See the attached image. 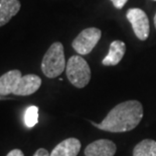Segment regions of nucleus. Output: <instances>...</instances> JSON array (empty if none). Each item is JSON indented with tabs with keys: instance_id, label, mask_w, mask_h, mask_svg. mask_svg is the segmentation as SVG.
<instances>
[{
	"instance_id": "9b49d317",
	"label": "nucleus",
	"mask_w": 156,
	"mask_h": 156,
	"mask_svg": "<svg viewBox=\"0 0 156 156\" xmlns=\"http://www.w3.org/2000/svg\"><path fill=\"white\" fill-rule=\"evenodd\" d=\"M133 156H156V141L145 139L134 147Z\"/></svg>"
},
{
	"instance_id": "ddd939ff",
	"label": "nucleus",
	"mask_w": 156,
	"mask_h": 156,
	"mask_svg": "<svg viewBox=\"0 0 156 156\" xmlns=\"http://www.w3.org/2000/svg\"><path fill=\"white\" fill-rule=\"evenodd\" d=\"M110 1L113 3L115 8L117 9H122L125 6V4L127 3L128 0H110Z\"/></svg>"
},
{
	"instance_id": "1a4fd4ad",
	"label": "nucleus",
	"mask_w": 156,
	"mask_h": 156,
	"mask_svg": "<svg viewBox=\"0 0 156 156\" xmlns=\"http://www.w3.org/2000/svg\"><path fill=\"white\" fill-rule=\"evenodd\" d=\"M126 53V45L120 40L113 41L110 44L108 55L102 60L104 66H116L120 63Z\"/></svg>"
},
{
	"instance_id": "2eb2a0df",
	"label": "nucleus",
	"mask_w": 156,
	"mask_h": 156,
	"mask_svg": "<svg viewBox=\"0 0 156 156\" xmlns=\"http://www.w3.org/2000/svg\"><path fill=\"white\" fill-rule=\"evenodd\" d=\"M6 156H24V154L20 149H13Z\"/></svg>"
},
{
	"instance_id": "9d476101",
	"label": "nucleus",
	"mask_w": 156,
	"mask_h": 156,
	"mask_svg": "<svg viewBox=\"0 0 156 156\" xmlns=\"http://www.w3.org/2000/svg\"><path fill=\"white\" fill-rule=\"evenodd\" d=\"M19 0H0V28L7 25L20 10Z\"/></svg>"
},
{
	"instance_id": "4468645a",
	"label": "nucleus",
	"mask_w": 156,
	"mask_h": 156,
	"mask_svg": "<svg viewBox=\"0 0 156 156\" xmlns=\"http://www.w3.org/2000/svg\"><path fill=\"white\" fill-rule=\"evenodd\" d=\"M34 156H51L48 153V151L44 148H39L36 150V152L34 154Z\"/></svg>"
},
{
	"instance_id": "dca6fc26",
	"label": "nucleus",
	"mask_w": 156,
	"mask_h": 156,
	"mask_svg": "<svg viewBox=\"0 0 156 156\" xmlns=\"http://www.w3.org/2000/svg\"><path fill=\"white\" fill-rule=\"evenodd\" d=\"M153 21H154V26H155V29H156V13H155V15H154Z\"/></svg>"
},
{
	"instance_id": "20e7f679",
	"label": "nucleus",
	"mask_w": 156,
	"mask_h": 156,
	"mask_svg": "<svg viewBox=\"0 0 156 156\" xmlns=\"http://www.w3.org/2000/svg\"><path fill=\"white\" fill-rule=\"evenodd\" d=\"M66 74L69 81L77 88H84L91 80V68L88 62L79 55L72 56L68 60Z\"/></svg>"
},
{
	"instance_id": "423d86ee",
	"label": "nucleus",
	"mask_w": 156,
	"mask_h": 156,
	"mask_svg": "<svg viewBox=\"0 0 156 156\" xmlns=\"http://www.w3.org/2000/svg\"><path fill=\"white\" fill-rule=\"evenodd\" d=\"M126 17L133 29L135 36L140 41H146L149 36L150 25L147 14L140 8H129L126 12Z\"/></svg>"
},
{
	"instance_id": "a211bd4d",
	"label": "nucleus",
	"mask_w": 156,
	"mask_h": 156,
	"mask_svg": "<svg viewBox=\"0 0 156 156\" xmlns=\"http://www.w3.org/2000/svg\"><path fill=\"white\" fill-rule=\"evenodd\" d=\"M153 1H156V0H153Z\"/></svg>"
},
{
	"instance_id": "f8f14e48",
	"label": "nucleus",
	"mask_w": 156,
	"mask_h": 156,
	"mask_svg": "<svg viewBox=\"0 0 156 156\" xmlns=\"http://www.w3.org/2000/svg\"><path fill=\"white\" fill-rule=\"evenodd\" d=\"M38 122V108L36 105H30L26 108L24 115V123L27 128H34Z\"/></svg>"
},
{
	"instance_id": "f03ea898",
	"label": "nucleus",
	"mask_w": 156,
	"mask_h": 156,
	"mask_svg": "<svg viewBox=\"0 0 156 156\" xmlns=\"http://www.w3.org/2000/svg\"><path fill=\"white\" fill-rule=\"evenodd\" d=\"M41 85V78L35 74H26L14 69L0 76V95L14 94L27 96L34 94Z\"/></svg>"
},
{
	"instance_id": "f257e3e1",
	"label": "nucleus",
	"mask_w": 156,
	"mask_h": 156,
	"mask_svg": "<svg viewBox=\"0 0 156 156\" xmlns=\"http://www.w3.org/2000/svg\"><path fill=\"white\" fill-rule=\"evenodd\" d=\"M143 118V107L138 101H127L114 107L100 124H91L102 131L124 133L132 131Z\"/></svg>"
},
{
	"instance_id": "7ed1b4c3",
	"label": "nucleus",
	"mask_w": 156,
	"mask_h": 156,
	"mask_svg": "<svg viewBox=\"0 0 156 156\" xmlns=\"http://www.w3.org/2000/svg\"><path fill=\"white\" fill-rule=\"evenodd\" d=\"M67 63L62 43L55 42L44 54L41 61V71L48 78H55L66 70Z\"/></svg>"
},
{
	"instance_id": "f3484780",
	"label": "nucleus",
	"mask_w": 156,
	"mask_h": 156,
	"mask_svg": "<svg viewBox=\"0 0 156 156\" xmlns=\"http://www.w3.org/2000/svg\"><path fill=\"white\" fill-rule=\"evenodd\" d=\"M1 99H4V98L2 97V95H0V101H1Z\"/></svg>"
},
{
	"instance_id": "39448f33",
	"label": "nucleus",
	"mask_w": 156,
	"mask_h": 156,
	"mask_svg": "<svg viewBox=\"0 0 156 156\" xmlns=\"http://www.w3.org/2000/svg\"><path fill=\"white\" fill-rule=\"evenodd\" d=\"M101 36V29L97 28L85 29L73 41L72 47L80 55H88L97 46Z\"/></svg>"
},
{
	"instance_id": "6e6552de",
	"label": "nucleus",
	"mask_w": 156,
	"mask_h": 156,
	"mask_svg": "<svg viewBox=\"0 0 156 156\" xmlns=\"http://www.w3.org/2000/svg\"><path fill=\"white\" fill-rule=\"evenodd\" d=\"M82 144L77 138H68L54 148L51 156H78Z\"/></svg>"
},
{
	"instance_id": "0eeeda50",
	"label": "nucleus",
	"mask_w": 156,
	"mask_h": 156,
	"mask_svg": "<svg viewBox=\"0 0 156 156\" xmlns=\"http://www.w3.org/2000/svg\"><path fill=\"white\" fill-rule=\"evenodd\" d=\"M117 151L116 144L107 139H99L91 144H89L85 149L86 156H114Z\"/></svg>"
}]
</instances>
